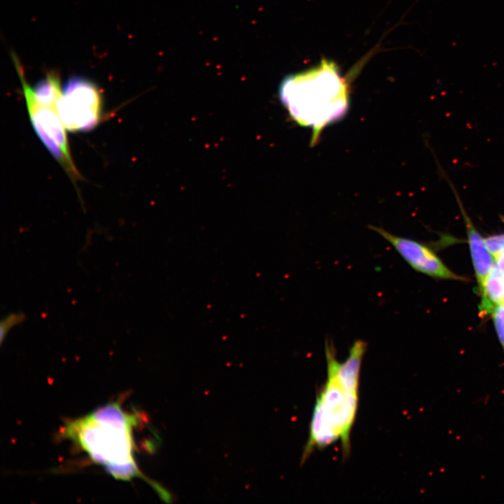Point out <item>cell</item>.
Here are the masks:
<instances>
[{
  "label": "cell",
  "instance_id": "cell-1",
  "mask_svg": "<svg viewBox=\"0 0 504 504\" xmlns=\"http://www.w3.org/2000/svg\"><path fill=\"white\" fill-rule=\"evenodd\" d=\"M139 419L118 400L107 403L82 417L67 421L62 437L72 441L96 464L117 479L140 477L165 500L169 493L140 471L134 458V430Z\"/></svg>",
  "mask_w": 504,
  "mask_h": 504
},
{
  "label": "cell",
  "instance_id": "cell-2",
  "mask_svg": "<svg viewBox=\"0 0 504 504\" xmlns=\"http://www.w3.org/2000/svg\"><path fill=\"white\" fill-rule=\"evenodd\" d=\"M279 95L290 117L313 130L311 146L326 126L345 116L349 107L347 79L335 62L326 59L314 68L286 76Z\"/></svg>",
  "mask_w": 504,
  "mask_h": 504
},
{
  "label": "cell",
  "instance_id": "cell-3",
  "mask_svg": "<svg viewBox=\"0 0 504 504\" xmlns=\"http://www.w3.org/2000/svg\"><path fill=\"white\" fill-rule=\"evenodd\" d=\"M325 353L328 379L320 391L314 406L322 421L342 440L343 456L350 451L349 435L356 416L358 393L347 389L340 381L337 370V357L333 343L326 339Z\"/></svg>",
  "mask_w": 504,
  "mask_h": 504
},
{
  "label": "cell",
  "instance_id": "cell-4",
  "mask_svg": "<svg viewBox=\"0 0 504 504\" xmlns=\"http://www.w3.org/2000/svg\"><path fill=\"white\" fill-rule=\"evenodd\" d=\"M13 59L22 85L29 118L36 133L68 175L74 180L79 179L80 174L71 155L66 129L57 112V106L46 105L37 100L32 87L25 80L18 58L13 55Z\"/></svg>",
  "mask_w": 504,
  "mask_h": 504
},
{
  "label": "cell",
  "instance_id": "cell-5",
  "mask_svg": "<svg viewBox=\"0 0 504 504\" xmlns=\"http://www.w3.org/2000/svg\"><path fill=\"white\" fill-rule=\"evenodd\" d=\"M57 109L67 130L76 132L91 130L101 118L102 99L99 90L94 84L85 78H69L64 87Z\"/></svg>",
  "mask_w": 504,
  "mask_h": 504
},
{
  "label": "cell",
  "instance_id": "cell-6",
  "mask_svg": "<svg viewBox=\"0 0 504 504\" xmlns=\"http://www.w3.org/2000/svg\"><path fill=\"white\" fill-rule=\"evenodd\" d=\"M368 227L387 241L414 270L439 279L466 280L452 272L428 246L422 243L396 236L380 227L370 225Z\"/></svg>",
  "mask_w": 504,
  "mask_h": 504
},
{
  "label": "cell",
  "instance_id": "cell-7",
  "mask_svg": "<svg viewBox=\"0 0 504 504\" xmlns=\"http://www.w3.org/2000/svg\"><path fill=\"white\" fill-rule=\"evenodd\" d=\"M466 228L470 256L475 272L478 292L482 296L486 280L494 265V258L488 251L483 239L468 216L456 190L452 188Z\"/></svg>",
  "mask_w": 504,
  "mask_h": 504
},
{
  "label": "cell",
  "instance_id": "cell-8",
  "mask_svg": "<svg viewBox=\"0 0 504 504\" xmlns=\"http://www.w3.org/2000/svg\"><path fill=\"white\" fill-rule=\"evenodd\" d=\"M367 349V343L356 340L349 349V354L343 363L338 360L336 370L340 382L349 391L358 393L359 374L361 363Z\"/></svg>",
  "mask_w": 504,
  "mask_h": 504
},
{
  "label": "cell",
  "instance_id": "cell-9",
  "mask_svg": "<svg viewBox=\"0 0 504 504\" xmlns=\"http://www.w3.org/2000/svg\"><path fill=\"white\" fill-rule=\"evenodd\" d=\"M504 302V272L495 265L486 280L479 307L482 316L491 314L494 307Z\"/></svg>",
  "mask_w": 504,
  "mask_h": 504
},
{
  "label": "cell",
  "instance_id": "cell-10",
  "mask_svg": "<svg viewBox=\"0 0 504 504\" xmlns=\"http://www.w3.org/2000/svg\"><path fill=\"white\" fill-rule=\"evenodd\" d=\"M491 314L499 342L504 353V302L496 305Z\"/></svg>",
  "mask_w": 504,
  "mask_h": 504
},
{
  "label": "cell",
  "instance_id": "cell-11",
  "mask_svg": "<svg viewBox=\"0 0 504 504\" xmlns=\"http://www.w3.org/2000/svg\"><path fill=\"white\" fill-rule=\"evenodd\" d=\"M24 315L22 313H12L6 316L1 321V343L4 342L6 335L15 326L21 323L24 320Z\"/></svg>",
  "mask_w": 504,
  "mask_h": 504
},
{
  "label": "cell",
  "instance_id": "cell-12",
  "mask_svg": "<svg viewBox=\"0 0 504 504\" xmlns=\"http://www.w3.org/2000/svg\"><path fill=\"white\" fill-rule=\"evenodd\" d=\"M485 245L495 258L504 249V234L490 236L484 239Z\"/></svg>",
  "mask_w": 504,
  "mask_h": 504
},
{
  "label": "cell",
  "instance_id": "cell-13",
  "mask_svg": "<svg viewBox=\"0 0 504 504\" xmlns=\"http://www.w3.org/2000/svg\"><path fill=\"white\" fill-rule=\"evenodd\" d=\"M494 265L504 272V249L494 258Z\"/></svg>",
  "mask_w": 504,
  "mask_h": 504
}]
</instances>
